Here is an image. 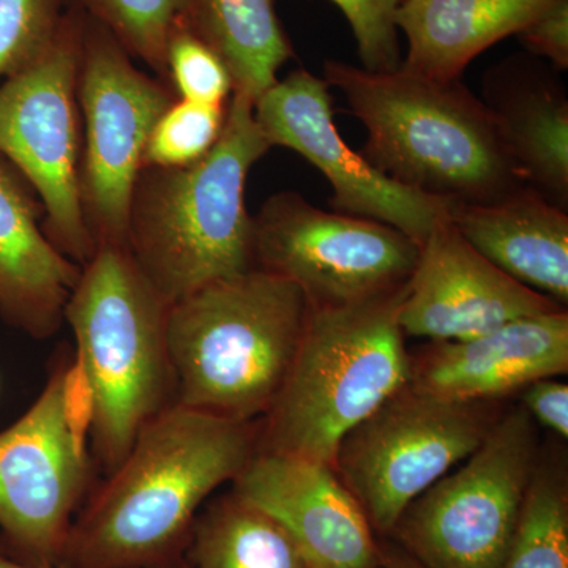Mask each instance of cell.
<instances>
[{
    "label": "cell",
    "instance_id": "cell-1",
    "mask_svg": "<svg viewBox=\"0 0 568 568\" xmlns=\"http://www.w3.org/2000/svg\"><path fill=\"white\" fill-rule=\"evenodd\" d=\"M257 452L253 422L174 405L148 422L73 519L62 566L189 568L197 510Z\"/></svg>",
    "mask_w": 568,
    "mask_h": 568
},
{
    "label": "cell",
    "instance_id": "cell-2",
    "mask_svg": "<svg viewBox=\"0 0 568 568\" xmlns=\"http://www.w3.org/2000/svg\"><path fill=\"white\" fill-rule=\"evenodd\" d=\"M271 149L252 100L233 93L222 136L203 160L183 168L142 166L125 248L168 305L256 267L246 179Z\"/></svg>",
    "mask_w": 568,
    "mask_h": 568
},
{
    "label": "cell",
    "instance_id": "cell-3",
    "mask_svg": "<svg viewBox=\"0 0 568 568\" xmlns=\"http://www.w3.org/2000/svg\"><path fill=\"white\" fill-rule=\"evenodd\" d=\"M323 80L364 123L362 155L406 189L452 207L493 203L525 185L487 104L462 80L373 73L338 61L324 63Z\"/></svg>",
    "mask_w": 568,
    "mask_h": 568
},
{
    "label": "cell",
    "instance_id": "cell-4",
    "mask_svg": "<svg viewBox=\"0 0 568 568\" xmlns=\"http://www.w3.org/2000/svg\"><path fill=\"white\" fill-rule=\"evenodd\" d=\"M308 312L295 284L257 267L174 302L166 316L174 405L234 422L264 417Z\"/></svg>",
    "mask_w": 568,
    "mask_h": 568
},
{
    "label": "cell",
    "instance_id": "cell-5",
    "mask_svg": "<svg viewBox=\"0 0 568 568\" xmlns=\"http://www.w3.org/2000/svg\"><path fill=\"white\" fill-rule=\"evenodd\" d=\"M403 290L361 304L312 308L257 450L334 463L343 437L413 379L399 325Z\"/></svg>",
    "mask_w": 568,
    "mask_h": 568
},
{
    "label": "cell",
    "instance_id": "cell-6",
    "mask_svg": "<svg viewBox=\"0 0 568 568\" xmlns=\"http://www.w3.org/2000/svg\"><path fill=\"white\" fill-rule=\"evenodd\" d=\"M170 305L125 246H95L63 312L97 395L93 454L110 474L142 426L173 403L166 345Z\"/></svg>",
    "mask_w": 568,
    "mask_h": 568
},
{
    "label": "cell",
    "instance_id": "cell-7",
    "mask_svg": "<svg viewBox=\"0 0 568 568\" xmlns=\"http://www.w3.org/2000/svg\"><path fill=\"white\" fill-rule=\"evenodd\" d=\"M536 425L523 406L504 413L474 454L406 508L387 538L425 568H500L541 459Z\"/></svg>",
    "mask_w": 568,
    "mask_h": 568
},
{
    "label": "cell",
    "instance_id": "cell-8",
    "mask_svg": "<svg viewBox=\"0 0 568 568\" xmlns=\"http://www.w3.org/2000/svg\"><path fill=\"white\" fill-rule=\"evenodd\" d=\"M496 403L409 384L343 437L332 466L377 538L390 537L406 508L477 450L504 414Z\"/></svg>",
    "mask_w": 568,
    "mask_h": 568
},
{
    "label": "cell",
    "instance_id": "cell-9",
    "mask_svg": "<svg viewBox=\"0 0 568 568\" xmlns=\"http://www.w3.org/2000/svg\"><path fill=\"white\" fill-rule=\"evenodd\" d=\"M84 18V11L65 3L50 48L0 84V155L39 194L48 241L81 267L95 252L80 203L78 71Z\"/></svg>",
    "mask_w": 568,
    "mask_h": 568
},
{
    "label": "cell",
    "instance_id": "cell-10",
    "mask_svg": "<svg viewBox=\"0 0 568 568\" xmlns=\"http://www.w3.org/2000/svg\"><path fill=\"white\" fill-rule=\"evenodd\" d=\"M175 100L168 81L138 69L118 39L85 14L78 71L80 203L95 246H125L149 138Z\"/></svg>",
    "mask_w": 568,
    "mask_h": 568
},
{
    "label": "cell",
    "instance_id": "cell-11",
    "mask_svg": "<svg viewBox=\"0 0 568 568\" xmlns=\"http://www.w3.org/2000/svg\"><path fill=\"white\" fill-rule=\"evenodd\" d=\"M254 264L295 284L312 308H336L403 290L420 244L375 220L325 212L276 193L253 216Z\"/></svg>",
    "mask_w": 568,
    "mask_h": 568
},
{
    "label": "cell",
    "instance_id": "cell-12",
    "mask_svg": "<svg viewBox=\"0 0 568 568\" xmlns=\"http://www.w3.org/2000/svg\"><path fill=\"white\" fill-rule=\"evenodd\" d=\"M62 368L58 362L32 406L0 433V549L29 566H61L91 488V457L62 417Z\"/></svg>",
    "mask_w": 568,
    "mask_h": 568
},
{
    "label": "cell",
    "instance_id": "cell-13",
    "mask_svg": "<svg viewBox=\"0 0 568 568\" xmlns=\"http://www.w3.org/2000/svg\"><path fill=\"white\" fill-rule=\"evenodd\" d=\"M254 118L271 142L301 153L327 178L336 212L388 224L424 244L448 205L406 189L343 141L328 84L304 69L276 81L254 103Z\"/></svg>",
    "mask_w": 568,
    "mask_h": 568
},
{
    "label": "cell",
    "instance_id": "cell-14",
    "mask_svg": "<svg viewBox=\"0 0 568 568\" xmlns=\"http://www.w3.org/2000/svg\"><path fill=\"white\" fill-rule=\"evenodd\" d=\"M564 306L523 286L467 244L448 215L420 245L398 321L405 335L457 342Z\"/></svg>",
    "mask_w": 568,
    "mask_h": 568
},
{
    "label": "cell",
    "instance_id": "cell-15",
    "mask_svg": "<svg viewBox=\"0 0 568 568\" xmlns=\"http://www.w3.org/2000/svg\"><path fill=\"white\" fill-rule=\"evenodd\" d=\"M233 491L274 518L313 568H381L379 538L328 463L257 450Z\"/></svg>",
    "mask_w": 568,
    "mask_h": 568
},
{
    "label": "cell",
    "instance_id": "cell-16",
    "mask_svg": "<svg viewBox=\"0 0 568 568\" xmlns=\"http://www.w3.org/2000/svg\"><path fill=\"white\" fill-rule=\"evenodd\" d=\"M568 372L566 310L519 317L487 334L432 342L413 357L410 384L457 402H497Z\"/></svg>",
    "mask_w": 568,
    "mask_h": 568
},
{
    "label": "cell",
    "instance_id": "cell-17",
    "mask_svg": "<svg viewBox=\"0 0 568 568\" xmlns=\"http://www.w3.org/2000/svg\"><path fill=\"white\" fill-rule=\"evenodd\" d=\"M43 216L31 183L0 155V317L36 339L58 334L81 275L48 241Z\"/></svg>",
    "mask_w": 568,
    "mask_h": 568
},
{
    "label": "cell",
    "instance_id": "cell-18",
    "mask_svg": "<svg viewBox=\"0 0 568 568\" xmlns=\"http://www.w3.org/2000/svg\"><path fill=\"white\" fill-rule=\"evenodd\" d=\"M487 104L511 164L526 186L567 212L568 100L536 58L515 55L485 73Z\"/></svg>",
    "mask_w": 568,
    "mask_h": 568
},
{
    "label": "cell",
    "instance_id": "cell-19",
    "mask_svg": "<svg viewBox=\"0 0 568 568\" xmlns=\"http://www.w3.org/2000/svg\"><path fill=\"white\" fill-rule=\"evenodd\" d=\"M467 244L523 286L568 304V215L530 186L488 204L452 205Z\"/></svg>",
    "mask_w": 568,
    "mask_h": 568
},
{
    "label": "cell",
    "instance_id": "cell-20",
    "mask_svg": "<svg viewBox=\"0 0 568 568\" xmlns=\"http://www.w3.org/2000/svg\"><path fill=\"white\" fill-rule=\"evenodd\" d=\"M555 0H403L396 11L405 33L399 69L437 81L462 80L473 59L518 36Z\"/></svg>",
    "mask_w": 568,
    "mask_h": 568
},
{
    "label": "cell",
    "instance_id": "cell-21",
    "mask_svg": "<svg viewBox=\"0 0 568 568\" xmlns=\"http://www.w3.org/2000/svg\"><path fill=\"white\" fill-rule=\"evenodd\" d=\"M189 26L226 65L233 93L253 103L294 55L275 0H192Z\"/></svg>",
    "mask_w": 568,
    "mask_h": 568
},
{
    "label": "cell",
    "instance_id": "cell-22",
    "mask_svg": "<svg viewBox=\"0 0 568 568\" xmlns=\"http://www.w3.org/2000/svg\"><path fill=\"white\" fill-rule=\"evenodd\" d=\"M189 568H313L290 534L231 491L194 519Z\"/></svg>",
    "mask_w": 568,
    "mask_h": 568
},
{
    "label": "cell",
    "instance_id": "cell-23",
    "mask_svg": "<svg viewBox=\"0 0 568 568\" xmlns=\"http://www.w3.org/2000/svg\"><path fill=\"white\" fill-rule=\"evenodd\" d=\"M500 568H568V488L562 469L540 459Z\"/></svg>",
    "mask_w": 568,
    "mask_h": 568
},
{
    "label": "cell",
    "instance_id": "cell-24",
    "mask_svg": "<svg viewBox=\"0 0 568 568\" xmlns=\"http://www.w3.org/2000/svg\"><path fill=\"white\" fill-rule=\"evenodd\" d=\"M100 22L138 61L168 81L166 50L171 33L189 22L192 0H63Z\"/></svg>",
    "mask_w": 568,
    "mask_h": 568
},
{
    "label": "cell",
    "instance_id": "cell-25",
    "mask_svg": "<svg viewBox=\"0 0 568 568\" xmlns=\"http://www.w3.org/2000/svg\"><path fill=\"white\" fill-rule=\"evenodd\" d=\"M226 108L175 100L153 126L144 166L183 168L203 160L222 136Z\"/></svg>",
    "mask_w": 568,
    "mask_h": 568
},
{
    "label": "cell",
    "instance_id": "cell-26",
    "mask_svg": "<svg viewBox=\"0 0 568 568\" xmlns=\"http://www.w3.org/2000/svg\"><path fill=\"white\" fill-rule=\"evenodd\" d=\"M63 0H0V81L31 67L61 26Z\"/></svg>",
    "mask_w": 568,
    "mask_h": 568
},
{
    "label": "cell",
    "instance_id": "cell-27",
    "mask_svg": "<svg viewBox=\"0 0 568 568\" xmlns=\"http://www.w3.org/2000/svg\"><path fill=\"white\" fill-rule=\"evenodd\" d=\"M166 74L178 99L224 104L233 95V80L220 55L182 22L168 41Z\"/></svg>",
    "mask_w": 568,
    "mask_h": 568
},
{
    "label": "cell",
    "instance_id": "cell-28",
    "mask_svg": "<svg viewBox=\"0 0 568 568\" xmlns=\"http://www.w3.org/2000/svg\"><path fill=\"white\" fill-rule=\"evenodd\" d=\"M353 29L362 69L390 73L402 67L395 17L403 0H332Z\"/></svg>",
    "mask_w": 568,
    "mask_h": 568
},
{
    "label": "cell",
    "instance_id": "cell-29",
    "mask_svg": "<svg viewBox=\"0 0 568 568\" xmlns=\"http://www.w3.org/2000/svg\"><path fill=\"white\" fill-rule=\"evenodd\" d=\"M61 407L73 446L81 454L89 455V437L97 417V395L88 366L78 353L70 362H63Z\"/></svg>",
    "mask_w": 568,
    "mask_h": 568
},
{
    "label": "cell",
    "instance_id": "cell-30",
    "mask_svg": "<svg viewBox=\"0 0 568 568\" xmlns=\"http://www.w3.org/2000/svg\"><path fill=\"white\" fill-rule=\"evenodd\" d=\"M517 37L530 54L548 59L558 70H567L568 0H555Z\"/></svg>",
    "mask_w": 568,
    "mask_h": 568
},
{
    "label": "cell",
    "instance_id": "cell-31",
    "mask_svg": "<svg viewBox=\"0 0 568 568\" xmlns=\"http://www.w3.org/2000/svg\"><path fill=\"white\" fill-rule=\"evenodd\" d=\"M559 377H544L523 388V407L536 424L567 440L568 386Z\"/></svg>",
    "mask_w": 568,
    "mask_h": 568
},
{
    "label": "cell",
    "instance_id": "cell-32",
    "mask_svg": "<svg viewBox=\"0 0 568 568\" xmlns=\"http://www.w3.org/2000/svg\"><path fill=\"white\" fill-rule=\"evenodd\" d=\"M381 568H425L390 538H379Z\"/></svg>",
    "mask_w": 568,
    "mask_h": 568
},
{
    "label": "cell",
    "instance_id": "cell-33",
    "mask_svg": "<svg viewBox=\"0 0 568 568\" xmlns=\"http://www.w3.org/2000/svg\"><path fill=\"white\" fill-rule=\"evenodd\" d=\"M0 568H69L65 566H54V567H37L29 566V564L21 562V560H17L7 556L6 552L0 549Z\"/></svg>",
    "mask_w": 568,
    "mask_h": 568
}]
</instances>
